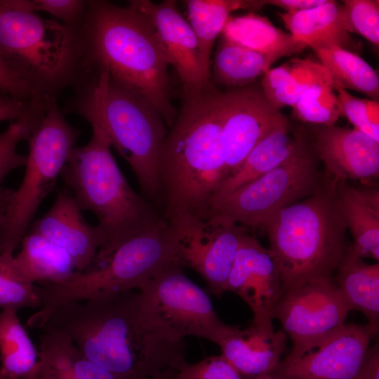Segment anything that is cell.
<instances>
[{"instance_id":"obj_24","label":"cell","mask_w":379,"mask_h":379,"mask_svg":"<svg viewBox=\"0 0 379 379\" xmlns=\"http://www.w3.org/2000/svg\"><path fill=\"white\" fill-rule=\"evenodd\" d=\"M334 281L349 312L366 318L374 338L379 331V263L368 264L346 251L334 274Z\"/></svg>"},{"instance_id":"obj_9","label":"cell","mask_w":379,"mask_h":379,"mask_svg":"<svg viewBox=\"0 0 379 379\" xmlns=\"http://www.w3.org/2000/svg\"><path fill=\"white\" fill-rule=\"evenodd\" d=\"M81 131L70 125L56 100L28 139L25 171L0 224V253L13 254L40 204L54 188Z\"/></svg>"},{"instance_id":"obj_20","label":"cell","mask_w":379,"mask_h":379,"mask_svg":"<svg viewBox=\"0 0 379 379\" xmlns=\"http://www.w3.org/2000/svg\"><path fill=\"white\" fill-rule=\"evenodd\" d=\"M287 335L254 324L246 328L226 324L215 344L221 356L244 377L272 373L286 349Z\"/></svg>"},{"instance_id":"obj_8","label":"cell","mask_w":379,"mask_h":379,"mask_svg":"<svg viewBox=\"0 0 379 379\" xmlns=\"http://www.w3.org/2000/svg\"><path fill=\"white\" fill-rule=\"evenodd\" d=\"M173 262L178 264L174 236L169 224L162 219L121 244L102 267L77 271L61 281L41 283L36 288L41 306L28 318L26 326L41 328L56 310L68 303L138 289Z\"/></svg>"},{"instance_id":"obj_40","label":"cell","mask_w":379,"mask_h":379,"mask_svg":"<svg viewBox=\"0 0 379 379\" xmlns=\"http://www.w3.org/2000/svg\"><path fill=\"white\" fill-rule=\"evenodd\" d=\"M0 93L23 100L31 99L26 86L0 57Z\"/></svg>"},{"instance_id":"obj_37","label":"cell","mask_w":379,"mask_h":379,"mask_svg":"<svg viewBox=\"0 0 379 379\" xmlns=\"http://www.w3.org/2000/svg\"><path fill=\"white\" fill-rule=\"evenodd\" d=\"M344 19L347 31L357 34L378 47L379 1H343Z\"/></svg>"},{"instance_id":"obj_28","label":"cell","mask_w":379,"mask_h":379,"mask_svg":"<svg viewBox=\"0 0 379 379\" xmlns=\"http://www.w3.org/2000/svg\"><path fill=\"white\" fill-rule=\"evenodd\" d=\"M330 78L320 62L294 58L270 68L260 85L270 102L280 110L286 106L293 107L311 86Z\"/></svg>"},{"instance_id":"obj_25","label":"cell","mask_w":379,"mask_h":379,"mask_svg":"<svg viewBox=\"0 0 379 379\" xmlns=\"http://www.w3.org/2000/svg\"><path fill=\"white\" fill-rule=\"evenodd\" d=\"M41 329L38 379H115L84 357L65 332Z\"/></svg>"},{"instance_id":"obj_6","label":"cell","mask_w":379,"mask_h":379,"mask_svg":"<svg viewBox=\"0 0 379 379\" xmlns=\"http://www.w3.org/2000/svg\"><path fill=\"white\" fill-rule=\"evenodd\" d=\"M335 188L325 180L312 195L279 210L262 227L284 291L334 279L348 247Z\"/></svg>"},{"instance_id":"obj_22","label":"cell","mask_w":379,"mask_h":379,"mask_svg":"<svg viewBox=\"0 0 379 379\" xmlns=\"http://www.w3.org/2000/svg\"><path fill=\"white\" fill-rule=\"evenodd\" d=\"M339 206L352 236L348 249L359 258L379 260V191L368 184L336 185Z\"/></svg>"},{"instance_id":"obj_47","label":"cell","mask_w":379,"mask_h":379,"mask_svg":"<svg viewBox=\"0 0 379 379\" xmlns=\"http://www.w3.org/2000/svg\"><path fill=\"white\" fill-rule=\"evenodd\" d=\"M7 97H8V96L3 95H0V102L4 101Z\"/></svg>"},{"instance_id":"obj_19","label":"cell","mask_w":379,"mask_h":379,"mask_svg":"<svg viewBox=\"0 0 379 379\" xmlns=\"http://www.w3.org/2000/svg\"><path fill=\"white\" fill-rule=\"evenodd\" d=\"M29 231L43 235L66 251L79 272L85 271L95 261L102 244L98 227L86 222L68 189L58 192L51 208L30 225Z\"/></svg>"},{"instance_id":"obj_15","label":"cell","mask_w":379,"mask_h":379,"mask_svg":"<svg viewBox=\"0 0 379 379\" xmlns=\"http://www.w3.org/2000/svg\"><path fill=\"white\" fill-rule=\"evenodd\" d=\"M375 338L367 325L345 324L304 353L286 356L272 374L278 379H354Z\"/></svg>"},{"instance_id":"obj_43","label":"cell","mask_w":379,"mask_h":379,"mask_svg":"<svg viewBox=\"0 0 379 379\" xmlns=\"http://www.w3.org/2000/svg\"><path fill=\"white\" fill-rule=\"evenodd\" d=\"M328 0H265V5H273L286 11L296 13L319 6Z\"/></svg>"},{"instance_id":"obj_10","label":"cell","mask_w":379,"mask_h":379,"mask_svg":"<svg viewBox=\"0 0 379 379\" xmlns=\"http://www.w3.org/2000/svg\"><path fill=\"white\" fill-rule=\"evenodd\" d=\"M319 159L308 139L287 161L231 193L211 201L207 218L262 228L279 210L312 195L324 183Z\"/></svg>"},{"instance_id":"obj_5","label":"cell","mask_w":379,"mask_h":379,"mask_svg":"<svg viewBox=\"0 0 379 379\" xmlns=\"http://www.w3.org/2000/svg\"><path fill=\"white\" fill-rule=\"evenodd\" d=\"M91 126V139L73 148L61 175L80 208L98 220L102 244L95 261L104 264L121 244L163 218L154 204L130 186L105 132Z\"/></svg>"},{"instance_id":"obj_13","label":"cell","mask_w":379,"mask_h":379,"mask_svg":"<svg viewBox=\"0 0 379 379\" xmlns=\"http://www.w3.org/2000/svg\"><path fill=\"white\" fill-rule=\"evenodd\" d=\"M334 279L318 280L285 290L276 302L272 318L289 337L297 357L341 328L348 316Z\"/></svg>"},{"instance_id":"obj_32","label":"cell","mask_w":379,"mask_h":379,"mask_svg":"<svg viewBox=\"0 0 379 379\" xmlns=\"http://www.w3.org/2000/svg\"><path fill=\"white\" fill-rule=\"evenodd\" d=\"M327 70L335 88L348 89L379 100V77L376 71L358 54L340 48L313 50Z\"/></svg>"},{"instance_id":"obj_16","label":"cell","mask_w":379,"mask_h":379,"mask_svg":"<svg viewBox=\"0 0 379 379\" xmlns=\"http://www.w3.org/2000/svg\"><path fill=\"white\" fill-rule=\"evenodd\" d=\"M227 291L237 293L248 305L253 314L252 324L274 327L272 311L284 287L269 249L248 232L239 242Z\"/></svg>"},{"instance_id":"obj_12","label":"cell","mask_w":379,"mask_h":379,"mask_svg":"<svg viewBox=\"0 0 379 379\" xmlns=\"http://www.w3.org/2000/svg\"><path fill=\"white\" fill-rule=\"evenodd\" d=\"M173 232L178 264L197 272L211 293L220 298L228 279L244 226L214 218L180 215L166 221Z\"/></svg>"},{"instance_id":"obj_1","label":"cell","mask_w":379,"mask_h":379,"mask_svg":"<svg viewBox=\"0 0 379 379\" xmlns=\"http://www.w3.org/2000/svg\"><path fill=\"white\" fill-rule=\"evenodd\" d=\"M41 328L65 332L84 357L115 379H148L187 364L185 343L166 340L142 314L138 289L66 304Z\"/></svg>"},{"instance_id":"obj_33","label":"cell","mask_w":379,"mask_h":379,"mask_svg":"<svg viewBox=\"0 0 379 379\" xmlns=\"http://www.w3.org/2000/svg\"><path fill=\"white\" fill-rule=\"evenodd\" d=\"M50 102L30 99L23 114L0 133V184L11 171L25 166L27 155L18 153L17 146L21 141L28 140L41 121Z\"/></svg>"},{"instance_id":"obj_36","label":"cell","mask_w":379,"mask_h":379,"mask_svg":"<svg viewBox=\"0 0 379 379\" xmlns=\"http://www.w3.org/2000/svg\"><path fill=\"white\" fill-rule=\"evenodd\" d=\"M341 117L354 128L379 142V101L356 97L343 88H335Z\"/></svg>"},{"instance_id":"obj_45","label":"cell","mask_w":379,"mask_h":379,"mask_svg":"<svg viewBox=\"0 0 379 379\" xmlns=\"http://www.w3.org/2000/svg\"><path fill=\"white\" fill-rule=\"evenodd\" d=\"M177 371H168L159 373L148 379H175V375Z\"/></svg>"},{"instance_id":"obj_14","label":"cell","mask_w":379,"mask_h":379,"mask_svg":"<svg viewBox=\"0 0 379 379\" xmlns=\"http://www.w3.org/2000/svg\"><path fill=\"white\" fill-rule=\"evenodd\" d=\"M227 176L242 164L252 149L286 117L253 83L217 91Z\"/></svg>"},{"instance_id":"obj_42","label":"cell","mask_w":379,"mask_h":379,"mask_svg":"<svg viewBox=\"0 0 379 379\" xmlns=\"http://www.w3.org/2000/svg\"><path fill=\"white\" fill-rule=\"evenodd\" d=\"M29 100H23L8 96L0 102V122L14 121L19 118L25 111Z\"/></svg>"},{"instance_id":"obj_21","label":"cell","mask_w":379,"mask_h":379,"mask_svg":"<svg viewBox=\"0 0 379 379\" xmlns=\"http://www.w3.org/2000/svg\"><path fill=\"white\" fill-rule=\"evenodd\" d=\"M278 15L290 34L312 50L340 48L357 54L361 48L346 28L343 4L328 0L308 10Z\"/></svg>"},{"instance_id":"obj_31","label":"cell","mask_w":379,"mask_h":379,"mask_svg":"<svg viewBox=\"0 0 379 379\" xmlns=\"http://www.w3.org/2000/svg\"><path fill=\"white\" fill-rule=\"evenodd\" d=\"M220 36L211 69V79L213 78L211 81L213 84L231 88L251 84L259 77L263 76L277 61L272 57Z\"/></svg>"},{"instance_id":"obj_18","label":"cell","mask_w":379,"mask_h":379,"mask_svg":"<svg viewBox=\"0 0 379 379\" xmlns=\"http://www.w3.org/2000/svg\"><path fill=\"white\" fill-rule=\"evenodd\" d=\"M314 149L333 185L348 180L371 181L379 174V142L355 129L315 125Z\"/></svg>"},{"instance_id":"obj_46","label":"cell","mask_w":379,"mask_h":379,"mask_svg":"<svg viewBox=\"0 0 379 379\" xmlns=\"http://www.w3.org/2000/svg\"><path fill=\"white\" fill-rule=\"evenodd\" d=\"M245 379H278L274 375L271 374H265V375H257L254 377H244Z\"/></svg>"},{"instance_id":"obj_27","label":"cell","mask_w":379,"mask_h":379,"mask_svg":"<svg viewBox=\"0 0 379 379\" xmlns=\"http://www.w3.org/2000/svg\"><path fill=\"white\" fill-rule=\"evenodd\" d=\"M20 244L21 248L13 255V264L32 284L61 281L77 272L69 253L39 233L29 231Z\"/></svg>"},{"instance_id":"obj_29","label":"cell","mask_w":379,"mask_h":379,"mask_svg":"<svg viewBox=\"0 0 379 379\" xmlns=\"http://www.w3.org/2000/svg\"><path fill=\"white\" fill-rule=\"evenodd\" d=\"M17 311L9 308L0 312V368L6 379H38L39 352Z\"/></svg>"},{"instance_id":"obj_4","label":"cell","mask_w":379,"mask_h":379,"mask_svg":"<svg viewBox=\"0 0 379 379\" xmlns=\"http://www.w3.org/2000/svg\"><path fill=\"white\" fill-rule=\"evenodd\" d=\"M73 88L62 111L76 113L105 132L133 171L142 196L157 206L159 156L167 134L161 114L146 98L117 83L102 67L86 69Z\"/></svg>"},{"instance_id":"obj_35","label":"cell","mask_w":379,"mask_h":379,"mask_svg":"<svg viewBox=\"0 0 379 379\" xmlns=\"http://www.w3.org/2000/svg\"><path fill=\"white\" fill-rule=\"evenodd\" d=\"M11 253H0V310L41 306L34 284L27 281L15 268Z\"/></svg>"},{"instance_id":"obj_2","label":"cell","mask_w":379,"mask_h":379,"mask_svg":"<svg viewBox=\"0 0 379 379\" xmlns=\"http://www.w3.org/2000/svg\"><path fill=\"white\" fill-rule=\"evenodd\" d=\"M217 91L212 83L199 91L183 90L158 161L159 204L166 221L180 215L206 219L227 177Z\"/></svg>"},{"instance_id":"obj_3","label":"cell","mask_w":379,"mask_h":379,"mask_svg":"<svg viewBox=\"0 0 379 379\" xmlns=\"http://www.w3.org/2000/svg\"><path fill=\"white\" fill-rule=\"evenodd\" d=\"M87 2L79 28L84 69H106L117 83L149 100L170 128L178 109L171 101V62L155 27L143 13L128 6L102 0Z\"/></svg>"},{"instance_id":"obj_26","label":"cell","mask_w":379,"mask_h":379,"mask_svg":"<svg viewBox=\"0 0 379 379\" xmlns=\"http://www.w3.org/2000/svg\"><path fill=\"white\" fill-rule=\"evenodd\" d=\"M220 35L277 60L299 53L308 48L290 33L275 27L266 17L254 12L241 15H231Z\"/></svg>"},{"instance_id":"obj_38","label":"cell","mask_w":379,"mask_h":379,"mask_svg":"<svg viewBox=\"0 0 379 379\" xmlns=\"http://www.w3.org/2000/svg\"><path fill=\"white\" fill-rule=\"evenodd\" d=\"M31 12L44 11L62 23L79 29L83 25L88 8L87 1L83 0H26Z\"/></svg>"},{"instance_id":"obj_44","label":"cell","mask_w":379,"mask_h":379,"mask_svg":"<svg viewBox=\"0 0 379 379\" xmlns=\"http://www.w3.org/2000/svg\"><path fill=\"white\" fill-rule=\"evenodd\" d=\"M13 192V190L0 188V224L7 209Z\"/></svg>"},{"instance_id":"obj_17","label":"cell","mask_w":379,"mask_h":379,"mask_svg":"<svg viewBox=\"0 0 379 379\" xmlns=\"http://www.w3.org/2000/svg\"><path fill=\"white\" fill-rule=\"evenodd\" d=\"M175 2L132 0L128 6L143 13L155 27L171 65L183 84V90L202 91L211 84V75L204 68L195 34Z\"/></svg>"},{"instance_id":"obj_39","label":"cell","mask_w":379,"mask_h":379,"mask_svg":"<svg viewBox=\"0 0 379 379\" xmlns=\"http://www.w3.org/2000/svg\"><path fill=\"white\" fill-rule=\"evenodd\" d=\"M175 379H245L222 356H211L192 364H186Z\"/></svg>"},{"instance_id":"obj_30","label":"cell","mask_w":379,"mask_h":379,"mask_svg":"<svg viewBox=\"0 0 379 379\" xmlns=\"http://www.w3.org/2000/svg\"><path fill=\"white\" fill-rule=\"evenodd\" d=\"M198 41L206 71L211 75V55L218 36L231 14L239 9L251 12L265 5V0H187L185 1Z\"/></svg>"},{"instance_id":"obj_23","label":"cell","mask_w":379,"mask_h":379,"mask_svg":"<svg viewBox=\"0 0 379 379\" xmlns=\"http://www.w3.org/2000/svg\"><path fill=\"white\" fill-rule=\"evenodd\" d=\"M289 126L286 117L274 126L252 149L239 167L223 180L211 201L272 171L293 156L307 138L302 133L291 134Z\"/></svg>"},{"instance_id":"obj_41","label":"cell","mask_w":379,"mask_h":379,"mask_svg":"<svg viewBox=\"0 0 379 379\" xmlns=\"http://www.w3.org/2000/svg\"><path fill=\"white\" fill-rule=\"evenodd\" d=\"M373 340L354 379H379V341L378 338Z\"/></svg>"},{"instance_id":"obj_48","label":"cell","mask_w":379,"mask_h":379,"mask_svg":"<svg viewBox=\"0 0 379 379\" xmlns=\"http://www.w3.org/2000/svg\"><path fill=\"white\" fill-rule=\"evenodd\" d=\"M0 379H6V378L4 376V375L1 373V368H0Z\"/></svg>"},{"instance_id":"obj_34","label":"cell","mask_w":379,"mask_h":379,"mask_svg":"<svg viewBox=\"0 0 379 379\" xmlns=\"http://www.w3.org/2000/svg\"><path fill=\"white\" fill-rule=\"evenodd\" d=\"M292 107L295 119L314 125L333 126L341 117L331 78L311 86Z\"/></svg>"},{"instance_id":"obj_11","label":"cell","mask_w":379,"mask_h":379,"mask_svg":"<svg viewBox=\"0 0 379 379\" xmlns=\"http://www.w3.org/2000/svg\"><path fill=\"white\" fill-rule=\"evenodd\" d=\"M138 290L142 314L172 343H184L185 337L197 336L215 343L226 326L208 295L187 278L176 262L160 270Z\"/></svg>"},{"instance_id":"obj_7","label":"cell","mask_w":379,"mask_h":379,"mask_svg":"<svg viewBox=\"0 0 379 379\" xmlns=\"http://www.w3.org/2000/svg\"><path fill=\"white\" fill-rule=\"evenodd\" d=\"M0 57L31 99L56 100L85 70L79 29L41 18L25 0H0Z\"/></svg>"}]
</instances>
